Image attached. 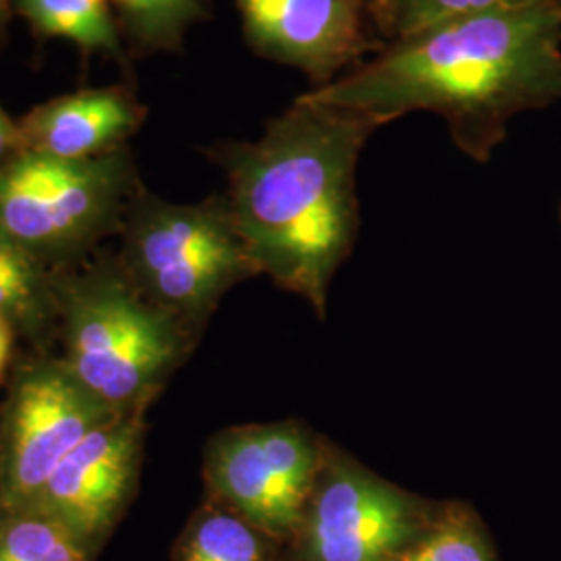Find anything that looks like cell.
I'll list each match as a JSON object with an SVG mask.
<instances>
[{"instance_id":"obj_1","label":"cell","mask_w":561,"mask_h":561,"mask_svg":"<svg viewBox=\"0 0 561 561\" xmlns=\"http://www.w3.org/2000/svg\"><path fill=\"white\" fill-rule=\"evenodd\" d=\"M304 96L385 125L414 111L442 115L461 152L486 162L516 115L561 101V7L539 0L445 21Z\"/></svg>"},{"instance_id":"obj_2","label":"cell","mask_w":561,"mask_h":561,"mask_svg":"<svg viewBox=\"0 0 561 561\" xmlns=\"http://www.w3.org/2000/svg\"><path fill=\"white\" fill-rule=\"evenodd\" d=\"M385 123L301 94L254 141L204 154L227 178V198L261 275L324 319L329 289L360 229L356 171Z\"/></svg>"},{"instance_id":"obj_3","label":"cell","mask_w":561,"mask_h":561,"mask_svg":"<svg viewBox=\"0 0 561 561\" xmlns=\"http://www.w3.org/2000/svg\"><path fill=\"white\" fill-rule=\"evenodd\" d=\"M57 301L60 358L117 414H148L201 343L141 296L115 252L59 271Z\"/></svg>"},{"instance_id":"obj_4","label":"cell","mask_w":561,"mask_h":561,"mask_svg":"<svg viewBox=\"0 0 561 561\" xmlns=\"http://www.w3.org/2000/svg\"><path fill=\"white\" fill-rule=\"evenodd\" d=\"M119 238L115 254L127 279L196 340L233 287L261 277L227 194L178 204L141 185Z\"/></svg>"},{"instance_id":"obj_5","label":"cell","mask_w":561,"mask_h":561,"mask_svg":"<svg viewBox=\"0 0 561 561\" xmlns=\"http://www.w3.org/2000/svg\"><path fill=\"white\" fill-rule=\"evenodd\" d=\"M141 185L129 146L83 161L23 150L0 169V227L55 271L73 268L119 236Z\"/></svg>"},{"instance_id":"obj_6","label":"cell","mask_w":561,"mask_h":561,"mask_svg":"<svg viewBox=\"0 0 561 561\" xmlns=\"http://www.w3.org/2000/svg\"><path fill=\"white\" fill-rule=\"evenodd\" d=\"M327 442L300 421L222 428L206 443L202 456L206 497L273 539L296 537Z\"/></svg>"},{"instance_id":"obj_7","label":"cell","mask_w":561,"mask_h":561,"mask_svg":"<svg viewBox=\"0 0 561 561\" xmlns=\"http://www.w3.org/2000/svg\"><path fill=\"white\" fill-rule=\"evenodd\" d=\"M4 385L2 507H30L60 461L117 412L99 400L59 354L23 350Z\"/></svg>"},{"instance_id":"obj_8","label":"cell","mask_w":561,"mask_h":561,"mask_svg":"<svg viewBox=\"0 0 561 561\" xmlns=\"http://www.w3.org/2000/svg\"><path fill=\"white\" fill-rule=\"evenodd\" d=\"M422 503L327 442L304 520L306 561H396L424 530Z\"/></svg>"},{"instance_id":"obj_9","label":"cell","mask_w":561,"mask_h":561,"mask_svg":"<svg viewBox=\"0 0 561 561\" xmlns=\"http://www.w3.org/2000/svg\"><path fill=\"white\" fill-rule=\"evenodd\" d=\"M148 414H117L57 466L30 507L59 522L99 558L140 486Z\"/></svg>"},{"instance_id":"obj_10","label":"cell","mask_w":561,"mask_h":561,"mask_svg":"<svg viewBox=\"0 0 561 561\" xmlns=\"http://www.w3.org/2000/svg\"><path fill=\"white\" fill-rule=\"evenodd\" d=\"M243 38L262 59L301 71L322 90L387 46L373 0H233Z\"/></svg>"},{"instance_id":"obj_11","label":"cell","mask_w":561,"mask_h":561,"mask_svg":"<svg viewBox=\"0 0 561 561\" xmlns=\"http://www.w3.org/2000/svg\"><path fill=\"white\" fill-rule=\"evenodd\" d=\"M146 117L148 108L127 83L78 90L18 119L21 148L65 161L96 159L129 146Z\"/></svg>"},{"instance_id":"obj_12","label":"cell","mask_w":561,"mask_h":561,"mask_svg":"<svg viewBox=\"0 0 561 561\" xmlns=\"http://www.w3.org/2000/svg\"><path fill=\"white\" fill-rule=\"evenodd\" d=\"M59 271L0 227V317L25 350L59 354Z\"/></svg>"},{"instance_id":"obj_13","label":"cell","mask_w":561,"mask_h":561,"mask_svg":"<svg viewBox=\"0 0 561 561\" xmlns=\"http://www.w3.org/2000/svg\"><path fill=\"white\" fill-rule=\"evenodd\" d=\"M13 11L46 38L123 59L119 21L108 0H13Z\"/></svg>"},{"instance_id":"obj_14","label":"cell","mask_w":561,"mask_h":561,"mask_svg":"<svg viewBox=\"0 0 561 561\" xmlns=\"http://www.w3.org/2000/svg\"><path fill=\"white\" fill-rule=\"evenodd\" d=\"M273 541L254 524L206 500L181 535L175 561H271Z\"/></svg>"},{"instance_id":"obj_15","label":"cell","mask_w":561,"mask_h":561,"mask_svg":"<svg viewBox=\"0 0 561 561\" xmlns=\"http://www.w3.org/2000/svg\"><path fill=\"white\" fill-rule=\"evenodd\" d=\"M121 34L144 53H178L187 32L210 15V0H108Z\"/></svg>"},{"instance_id":"obj_16","label":"cell","mask_w":561,"mask_h":561,"mask_svg":"<svg viewBox=\"0 0 561 561\" xmlns=\"http://www.w3.org/2000/svg\"><path fill=\"white\" fill-rule=\"evenodd\" d=\"M0 561H94L59 522L34 507L0 510Z\"/></svg>"},{"instance_id":"obj_17","label":"cell","mask_w":561,"mask_h":561,"mask_svg":"<svg viewBox=\"0 0 561 561\" xmlns=\"http://www.w3.org/2000/svg\"><path fill=\"white\" fill-rule=\"evenodd\" d=\"M539 0H373V20L385 44L405 41L445 21Z\"/></svg>"},{"instance_id":"obj_18","label":"cell","mask_w":561,"mask_h":561,"mask_svg":"<svg viewBox=\"0 0 561 561\" xmlns=\"http://www.w3.org/2000/svg\"><path fill=\"white\" fill-rule=\"evenodd\" d=\"M396 561H495L486 537L466 510L451 507Z\"/></svg>"},{"instance_id":"obj_19","label":"cell","mask_w":561,"mask_h":561,"mask_svg":"<svg viewBox=\"0 0 561 561\" xmlns=\"http://www.w3.org/2000/svg\"><path fill=\"white\" fill-rule=\"evenodd\" d=\"M20 152H23V148L18 119H11L0 104V169L11 159H15Z\"/></svg>"},{"instance_id":"obj_20","label":"cell","mask_w":561,"mask_h":561,"mask_svg":"<svg viewBox=\"0 0 561 561\" xmlns=\"http://www.w3.org/2000/svg\"><path fill=\"white\" fill-rule=\"evenodd\" d=\"M18 341L11 324L0 317V385L7 382L11 366L18 358Z\"/></svg>"},{"instance_id":"obj_21","label":"cell","mask_w":561,"mask_h":561,"mask_svg":"<svg viewBox=\"0 0 561 561\" xmlns=\"http://www.w3.org/2000/svg\"><path fill=\"white\" fill-rule=\"evenodd\" d=\"M11 11H13V0H0V36L7 27V21L11 18Z\"/></svg>"},{"instance_id":"obj_22","label":"cell","mask_w":561,"mask_h":561,"mask_svg":"<svg viewBox=\"0 0 561 561\" xmlns=\"http://www.w3.org/2000/svg\"><path fill=\"white\" fill-rule=\"evenodd\" d=\"M4 502V461H2V419H0V510Z\"/></svg>"},{"instance_id":"obj_23","label":"cell","mask_w":561,"mask_h":561,"mask_svg":"<svg viewBox=\"0 0 561 561\" xmlns=\"http://www.w3.org/2000/svg\"><path fill=\"white\" fill-rule=\"evenodd\" d=\"M558 4H560V7H561V0H558Z\"/></svg>"}]
</instances>
